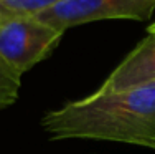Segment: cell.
I'll return each instance as SVG.
<instances>
[{
	"instance_id": "6da1fadb",
	"label": "cell",
	"mask_w": 155,
	"mask_h": 154,
	"mask_svg": "<svg viewBox=\"0 0 155 154\" xmlns=\"http://www.w3.org/2000/svg\"><path fill=\"white\" fill-rule=\"evenodd\" d=\"M41 126L51 139H97L155 149V85L96 91L48 111Z\"/></svg>"
},
{
	"instance_id": "7a4b0ae2",
	"label": "cell",
	"mask_w": 155,
	"mask_h": 154,
	"mask_svg": "<svg viewBox=\"0 0 155 154\" xmlns=\"http://www.w3.org/2000/svg\"><path fill=\"white\" fill-rule=\"evenodd\" d=\"M63 35L36 17H7L0 23V65L21 78L56 48Z\"/></svg>"
},
{
	"instance_id": "3957f363",
	"label": "cell",
	"mask_w": 155,
	"mask_h": 154,
	"mask_svg": "<svg viewBox=\"0 0 155 154\" xmlns=\"http://www.w3.org/2000/svg\"><path fill=\"white\" fill-rule=\"evenodd\" d=\"M155 12V0H60L36 18L64 33L68 28L99 20L147 22Z\"/></svg>"
},
{
	"instance_id": "277c9868",
	"label": "cell",
	"mask_w": 155,
	"mask_h": 154,
	"mask_svg": "<svg viewBox=\"0 0 155 154\" xmlns=\"http://www.w3.org/2000/svg\"><path fill=\"white\" fill-rule=\"evenodd\" d=\"M155 85V23L149 35L114 68L99 86V93H119L130 88Z\"/></svg>"
},
{
	"instance_id": "5b68a950",
	"label": "cell",
	"mask_w": 155,
	"mask_h": 154,
	"mask_svg": "<svg viewBox=\"0 0 155 154\" xmlns=\"http://www.w3.org/2000/svg\"><path fill=\"white\" fill-rule=\"evenodd\" d=\"M60 0H0L3 17H36Z\"/></svg>"
},
{
	"instance_id": "8992f818",
	"label": "cell",
	"mask_w": 155,
	"mask_h": 154,
	"mask_svg": "<svg viewBox=\"0 0 155 154\" xmlns=\"http://www.w3.org/2000/svg\"><path fill=\"white\" fill-rule=\"evenodd\" d=\"M20 90V78L0 65V109L13 104Z\"/></svg>"
},
{
	"instance_id": "52a82bcc",
	"label": "cell",
	"mask_w": 155,
	"mask_h": 154,
	"mask_svg": "<svg viewBox=\"0 0 155 154\" xmlns=\"http://www.w3.org/2000/svg\"><path fill=\"white\" fill-rule=\"evenodd\" d=\"M3 20H5V17H3V15H2V13H0V23H2V22H3Z\"/></svg>"
}]
</instances>
